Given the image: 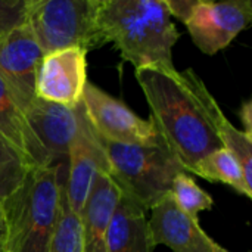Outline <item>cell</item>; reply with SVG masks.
<instances>
[{
	"label": "cell",
	"mask_w": 252,
	"mask_h": 252,
	"mask_svg": "<svg viewBox=\"0 0 252 252\" xmlns=\"http://www.w3.org/2000/svg\"><path fill=\"white\" fill-rule=\"evenodd\" d=\"M136 78L151 108V121L183 170L193 173L207 155L223 148L201 102L199 75L193 69L174 74L137 69Z\"/></svg>",
	"instance_id": "cell-1"
},
{
	"label": "cell",
	"mask_w": 252,
	"mask_h": 252,
	"mask_svg": "<svg viewBox=\"0 0 252 252\" xmlns=\"http://www.w3.org/2000/svg\"><path fill=\"white\" fill-rule=\"evenodd\" d=\"M99 30L121 59L137 69L177 72L173 47L180 34L165 0H100Z\"/></svg>",
	"instance_id": "cell-2"
},
{
	"label": "cell",
	"mask_w": 252,
	"mask_h": 252,
	"mask_svg": "<svg viewBox=\"0 0 252 252\" xmlns=\"http://www.w3.org/2000/svg\"><path fill=\"white\" fill-rule=\"evenodd\" d=\"M66 167H34L3 199L7 235L4 252H47L58 220Z\"/></svg>",
	"instance_id": "cell-3"
},
{
	"label": "cell",
	"mask_w": 252,
	"mask_h": 252,
	"mask_svg": "<svg viewBox=\"0 0 252 252\" xmlns=\"http://www.w3.org/2000/svg\"><path fill=\"white\" fill-rule=\"evenodd\" d=\"M97 139L106 158V173L121 193L143 211H149L167 196L174 177L185 171L161 137L146 145L114 143L99 136Z\"/></svg>",
	"instance_id": "cell-4"
},
{
	"label": "cell",
	"mask_w": 252,
	"mask_h": 252,
	"mask_svg": "<svg viewBox=\"0 0 252 252\" xmlns=\"http://www.w3.org/2000/svg\"><path fill=\"white\" fill-rule=\"evenodd\" d=\"M100 0H27V22L44 55L105 46L99 30Z\"/></svg>",
	"instance_id": "cell-5"
},
{
	"label": "cell",
	"mask_w": 252,
	"mask_h": 252,
	"mask_svg": "<svg viewBox=\"0 0 252 252\" xmlns=\"http://www.w3.org/2000/svg\"><path fill=\"white\" fill-rule=\"evenodd\" d=\"M81 103L90 126L105 140L123 145H146L159 137L151 120L140 118L124 102L89 81Z\"/></svg>",
	"instance_id": "cell-6"
},
{
	"label": "cell",
	"mask_w": 252,
	"mask_h": 252,
	"mask_svg": "<svg viewBox=\"0 0 252 252\" xmlns=\"http://www.w3.org/2000/svg\"><path fill=\"white\" fill-rule=\"evenodd\" d=\"M252 21L251 0H198L185 24L195 46L205 55L226 49Z\"/></svg>",
	"instance_id": "cell-7"
},
{
	"label": "cell",
	"mask_w": 252,
	"mask_h": 252,
	"mask_svg": "<svg viewBox=\"0 0 252 252\" xmlns=\"http://www.w3.org/2000/svg\"><path fill=\"white\" fill-rule=\"evenodd\" d=\"M41 52L27 19L0 38V77L25 111L35 96V78Z\"/></svg>",
	"instance_id": "cell-8"
},
{
	"label": "cell",
	"mask_w": 252,
	"mask_h": 252,
	"mask_svg": "<svg viewBox=\"0 0 252 252\" xmlns=\"http://www.w3.org/2000/svg\"><path fill=\"white\" fill-rule=\"evenodd\" d=\"M108 170L103 149L97 134L90 126L83 103L80 105V128L69 146L65 174V198L72 213L81 214L94 180L100 171Z\"/></svg>",
	"instance_id": "cell-9"
},
{
	"label": "cell",
	"mask_w": 252,
	"mask_h": 252,
	"mask_svg": "<svg viewBox=\"0 0 252 252\" xmlns=\"http://www.w3.org/2000/svg\"><path fill=\"white\" fill-rule=\"evenodd\" d=\"M87 84V52L80 47L52 52L43 56L37 78L35 96L63 106L75 108Z\"/></svg>",
	"instance_id": "cell-10"
},
{
	"label": "cell",
	"mask_w": 252,
	"mask_h": 252,
	"mask_svg": "<svg viewBox=\"0 0 252 252\" xmlns=\"http://www.w3.org/2000/svg\"><path fill=\"white\" fill-rule=\"evenodd\" d=\"M149 213L148 223L157 247L165 245L174 252H230L208 236L196 217L180 210L170 193Z\"/></svg>",
	"instance_id": "cell-11"
},
{
	"label": "cell",
	"mask_w": 252,
	"mask_h": 252,
	"mask_svg": "<svg viewBox=\"0 0 252 252\" xmlns=\"http://www.w3.org/2000/svg\"><path fill=\"white\" fill-rule=\"evenodd\" d=\"M80 105L75 108L34 97L25 108V117L52 165L66 167L69 146L80 128Z\"/></svg>",
	"instance_id": "cell-12"
},
{
	"label": "cell",
	"mask_w": 252,
	"mask_h": 252,
	"mask_svg": "<svg viewBox=\"0 0 252 252\" xmlns=\"http://www.w3.org/2000/svg\"><path fill=\"white\" fill-rule=\"evenodd\" d=\"M120 198V188L105 170L100 171L80 214L86 252H106L108 232Z\"/></svg>",
	"instance_id": "cell-13"
},
{
	"label": "cell",
	"mask_w": 252,
	"mask_h": 252,
	"mask_svg": "<svg viewBox=\"0 0 252 252\" xmlns=\"http://www.w3.org/2000/svg\"><path fill=\"white\" fill-rule=\"evenodd\" d=\"M0 136L34 167L52 165V161L28 124L25 111L12 96L0 77Z\"/></svg>",
	"instance_id": "cell-14"
},
{
	"label": "cell",
	"mask_w": 252,
	"mask_h": 252,
	"mask_svg": "<svg viewBox=\"0 0 252 252\" xmlns=\"http://www.w3.org/2000/svg\"><path fill=\"white\" fill-rule=\"evenodd\" d=\"M155 248L146 211L121 193L111 220L106 252H154Z\"/></svg>",
	"instance_id": "cell-15"
},
{
	"label": "cell",
	"mask_w": 252,
	"mask_h": 252,
	"mask_svg": "<svg viewBox=\"0 0 252 252\" xmlns=\"http://www.w3.org/2000/svg\"><path fill=\"white\" fill-rule=\"evenodd\" d=\"M198 92L221 146L238 159L247 183L252 186V137H248L226 118L217 100L202 80H199Z\"/></svg>",
	"instance_id": "cell-16"
},
{
	"label": "cell",
	"mask_w": 252,
	"mask_h": 252,
	"mask_svg": "<svg viewBox=\"0 0 252 252\" xmlns=\"http://www.w3.org/2000/svg\"><path fill=\"white\" fill-rule=\"evenodd\" d=\"M193 174L213 183L227 185L238 193L252 198V186L247 183L238 159L224 148L216 149L199 161L193 170Z\"/></svg>",
	"instance_id": "cell-17"
},
{
	"label": "cell",
	"mask_w": 252,
	"mask_h": 252,
	"mask_svg": "<svg viewBox=\"0 0 252 252\" xmlns=\"http://www.w3.org/2000/svg\"><path fill=\"white\" fill-rule=\"evenodd\" d=\"M47 252H86L80 216L71 211L63 190L58 220L47 247Z\"/></svg>",
	"instance_id": "cell-18"
},
{
	"label": "cell",
	"mask_w": 252,
	"mask_h": 252,
	"mask_svg": "<svg viewBox=\"0 0 252 252\" xmlns=\"http://www.w3.org/2000/svg\"><path fill=\"white\" fill-rule=\"evenodd\" d=\"M170 195L180 210L196 219L201 211H210L214 205L213 196L201 189L196 182L185 171L174 177Z\"/></svg>",
	"instance_id": "cell-19"
},
{
	"label": "cell",
	"mask_w": 252,
	"mask_h": 252,
	"mask_svg": "<svg viewBox=\"0 0 252 252\" xmlns=\"http://www.w3.org/2000/svg\"><path fill=\"white\" fill-rule=\"evenodd\" d=\"M32 167L0 136V198L10 196L24 182Z\"/></svg>",
	"instance_id": "cell-20"
},
{
	"label": "cell",
	"mask_w": 252,
	"mask_h": 252,
	"mask_svg": "<svg viewBox=\"0 0 252 252\" xmlns=\"http://www.w3.org/2000/svg\"><path fill=\"white\" fill-rule=\"evenodd\" d=\"M27 0H0V38L25 22Z\"/></svg>",
	"instance_id": "cell-21"
},
{
	"label": "cell",
	"mask_w": 252,
	"mask_h": 252,
	"mask_svg": "<svg viewBox=\"0 0 252 252\" xmlns=\"http://www.w3.org/2000/svg\"><path fill=\"white\" fill-rule=\"evenodd\" d=\"M196 3H198V0H165L170 15L176 16L183 24H186L188 19L190 18Z\"/></svg>",
	"instance_id": "cell-22"
},
{
	"label": "cell",
	"mask_w": 252,
	"mask_h": 252,
	"mask_svg": "<svg viewBox=\"0 0 252 252\" xmlns=\"http://www.w3.org/2000/svg\"><path fill=\"white\" fill-rule=\"evenodd\" d=\"M239 117H241V121L244 124V133L252 137V100L251 99H247L242 102L241 105V111H239Z\"/></svg>",
	"instance_id": "cell-23"
},
{
	"label": "cell",
	"mask_w": 252,
	"mask_h": 252,
	"mask_svg": "<svg viewBox=\"0 0 252 252\" xmlns=\"http://www.w3.org/2000/svg\"><path fill=\"white\" fill-rule=\"evenodd\" d=\"M7 235V226H6V217H4V207H3V199L0 198V247L4 245Z\"/></svg>",
	"instance_id": "cell-24"
},
{
	"label": "cell",
	"mask_w": 252,
	"mask_h": 252,
	"mask_svg": "<svg viewBox=\"0 0 252 252\" xmlns=\"http://www.w3.org/2000/svg\"><path fill=\"white\" fill-rule=\"evenodd\" d=\"M3 251V247H0V252Z\"/></svg>",
	"instance_id": "cell-25"
},
{
	"label": "cell",
	"mask_w": 252,
	"mask_h": 252,
	"mask_svg": "<svg viewBox=\"0 0 252 252\" xmlns=\"http://www.w3.org/2000/svg\"><path fill=\"white\" fill-rule=\"evenodd\" d=\"M1 252H4V251H1Z\"/></svg>",
	"instance_id": "cell-26"
}]
</instances>
